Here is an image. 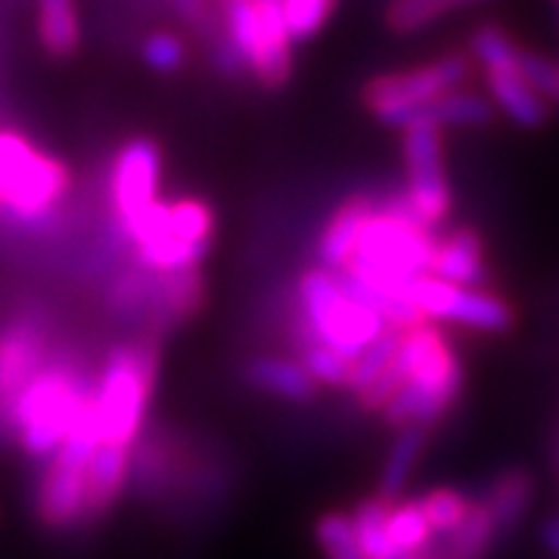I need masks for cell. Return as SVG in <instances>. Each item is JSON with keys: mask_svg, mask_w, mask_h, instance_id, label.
<instances>
[{"mask_svg": "<svg viewBox=\"0 0 559 559\" xmlns=\"http://www.w3.org/2000/svg\"><path fill=\"white\" fill-rule=\"evenodd\" d=\"M463 367L439 323L419 320L401 330L392 370L370 392L360 395L367 411H380L389 426H436L460 399Z\"/></svg>", "mask_w": 559, "mask_h": 559, "instance_id": "1", "label": "cell"}, {"mask_svg": "<svg viewBox=\"0 0 559 559\" xmlns=\"http://www.w3.org/2000/svg\"><path fill=\"white\" fill-rule=\"evenodd\" d=\"M299 296V340L323 342L342 358L355 360L392 326L382 311L360 301L340 277L326 267H308L301 271L296 283Z\"/></svg>", "mask_w": 559, "mask_h": 559, "instance_id": "2", "label": "cell"}, {"mask_svg": "<svg viewBox=\"0 0 559 559\" xmlns=\"http://www.w3.org/2000/svg\"><path fill=\"white\" fill-rule=\"evenodd\" d=\"M94 385L72 364H44L13 404V429L28 457H53L84 414Z\"/></svg>", "mask_w": 559, "mask_h": 559, "instance_id": "3", "label": "cell"}, {"mask_svg": "<svg viewBox=\"0 0 559 559\" xmlns=\"http://www.w3.org/2000/svg\"><path fill=\"white\" fill-rule=\"evenodd\" d=\"M159 373V355L146 342H121L103 360L94 382V404L100 417L103 441L131 448L146 419L153 385Z\"/></svg>", "mask_w": 559, "mask_h": 559, "instance_id": "4", "label": "cell"}, {"mask_svg": "<svg viewBox=\"0 0 559 559\" xmlns=\"http://www.w3.org/2000/svg\"><path fill=\"white\" fill-rule=\"evenodd\" d=\"M72 187V175L57 156L38 143L0 128V212L22 224H38L60 209Z\"/></svg>", "mask_w": 559, "mask_h": 559, "instance_id": "5", "label": "cell"}, {"mask_svg": "<svg viewBox=\"0 0 559 559\" xmlns=\"http://www.w3.org/2000/svg\"><path fill=\"white\" fill-rule=\"evenodd\" d=\"M215 212L202 200L159 202L128 237L143 267L156 274L197 271L212 252Z\"/></svg>", "mask_w": 559, "mask_h": 559, "instance_id": "6", "label": "cell"}, {"mask_svg": "<svg viewBox=\"0 0 559 559\" xmlns=\"http://www.w3.org/2000/svg\"><path fill=\"white\" fill-rule=\"evenodd\" d=\"M473 57L469 53H444L439 60L423 62L401 72H382L360 87L364 109L389 128H407L426 112L429 103L444 97L448 91L466 87L473 79Z\"/></svg>", "mask_w": 559, "mask_h": 559, "instance_id": "7", "label": "cell"}, {"mask_svg": "<svg viewBox=\"0 0 559 559\" xmlns=\"http://www.w3.org/2000/svg\"><path fill=\"white\" fill-rule=\"evenodd\" d=\"M100 444V417L91 395L75 429L62 441V448L50 457L40 476L35 510L47 528H72L75 522L84 520V476H87V463Z\"/></svg>", "mask_w": 559, "mask_h": 559, "instance_id": "8", "label": "cell"}, {"mask_svg": "<svg viewBox=\"0 0 559 559\" xmlns=\"http://www.w3.org/2000/svg\"><path fill=\"white\" fill-rule=\"evenodd\" d=\"M407 301L429 323H448L476 333H507L513 326V308L507 301L473 286H457L436 274H423L407 286Z\"/></svg>", "mask_w": 559, "mask_h": 559, "instance_id": "9", "label": "cell"}, {"mask_svg": "<svg viewBox=\"0 0 559 559\" xmlns=\"http://www.w3.org/2000/svg\"><path fill=\"white\" fill-rule=\"evenodd\" d=\"M401 156H404V168H407L404 197L411 202L414 215L426 227L436 230L454 209L451 180L444 171V131L432 121L407 124L404 138H401Z\"/></svg>", "mask_w": 559, "mask_h": 559, "instance_id": "10", "label": "cell"}, {"mask_svg": "<svg viewBox=\"0 0 559 559\" xmlns=\"http://www.w3.org/2000/svg\"><path fill=\"white\" fill-rule=\"evenodd\" d=\"M162 153L156 140L131 138L112 162L109 175V200L119 218L124 237H131L156 205H159Z\"/></svg>", "mask_w": 559, "mask_h": 559, "instance_id": "11", "label": "cell"}, {"mask_svg": "<svg viewBox=\"0 0 559 559\" xmlns=\"http://www.w3.org/2000/svg\"><path fill=\"white\" fill-rule=\"evenodd\" d=\"M44 367V336L32 323H20L0 336V411L13 414L20 392Z\"/></svg>", "mask_w": 559, "mask_h": 559, "instance_id": "12", "label": "cell"}, {"mask_svg": "<svg viewBox=\"0 0 559 559\" xmlns=\"http://www.w3.org/2000/svg\"><path fill=\"white\" fill-rule=\"evenodd\" d=\"M380 202L364 197V193H355L348 200L342 202L340 209L330 215V221L323 224L318 240V264L326 267V271H345L352 259H355V249H358L360 230L367 218L377 212Z\"/></svg>", "mask_w": 559, "mask_h": 559, "instance_id": "13", "label": "cell"}, {"mask_svg": "<svg viewBox=\"0 0 559 559\" xmlns=\"http://www.w3.org/2000/svg\"><path fill=\"white\" fill-rule=\"evenodd\" d=\"M429 274L457 283V286H473L485 289L488 283V264H485V242L473 227H457L451 234H444L436 242V255Z\"/></svg>", "mask_w": 559, "mask_h": 559, "instance_id": "14", "label": "cell"}, {"mask_svg": "<svg viewBox=\"0 0 559 559\" xmlns=\"http://www.w3.org/2000/svg\"><path fill=\"white\" fill-rule=\"evenodd\" d=\"M246 382L267 395V399L286 401V404H308L318 399V382L311 380V373L301 367L296 358H280V355H264V358H252L242 370Z\"/></svg>", "mask_w": 559, "mask_h": 559, "instance_id": "15", "label": "cell"}, {"mask_svg": "<svg viewBox=\"0 0 559 559\" xmlns=\"http://www.w3.org/2000/svg\"><path fill=\"white\" fill-rule=\"evenodd\" d=\"M131 473V448L103 441L87 463L84 476V520L103 516L121 498Z\"/></svg>", "mask_w": 559, "mask_h": 559, "instance_id": "16", "label": "cell"}, {"mask_svg": "<svg viewBox=\"0 0 559 559\" xmlns=\"http://www.w3.org/2000/svg\"><path fill=\"white\" fill-rule=\"evenodd\" d=\"M485 91L507 119L520 128L535 131L550 119V103L540 97L532 87V81L522 75V69H507V72H485Z\"/></svg>", "mask_w": 559, "mask_h": 559, "instance_id": "17", "label": "cell"}, {"mask_svg": "<svg viewBox=\"0 0 559 559\" xmlns=\"http://www.w3.org/2000/svg\"><path fill=\"white\" fill-rule=\"evenodd\" d=\"M38 40L47 57L69 60L81 47V20L75 0H38Z\"/></svg>", "mask_w": 559, "mask_h": 559, "instance_id": "18", "label": "cell"}, {"mask_svg": "<svg viewBox=\"0 0 559 559\" xmlns=\"http://www.w3.org/2000/svg\"><path fill=\"white\" fill-rule=\"evenodd\" d=\"M532 500H535V485L528 479V473L507 469V473H500L498 479L488 485L481 503L488 507L498 532H510V528H516L525 520Z\"/></svg>", "mask_w": 559, "mask_h": 559, "instance_id": "19", "label": "cell"}, {"mask_svg": "<svg viewBox=\"0 0 559 559\" xmlns=\"http://www.w3.org/2000/svg\"><path fill=\"white\" fill-rule=\"evenodd\" d=\"M491 119H495L491 97L476 94L469 87H457V91H448L436 103H429L417 121H432L444 131V128H481Z\"/></svg>", "mask_w": 559, "mask_h": 559, "instance_id": "20", "label": "cell"}, {"mask_svg": "<svg viewBox=\"0 0 559 559\" xmlns=\"http://www.w3.org/2000/svg\"><path fill=\"white\" fill-rule=\"evenodd\" d=\"M426 432L429 429H419V426H404L399 429V436L392 439L389 451H385V463H382L380 473V491L382 498L399 500L401 491L407 488V481L417 469V460L426 448Z\"/></svg>", "mask_w": 559, "mask_h": 559, "instance_id": "21", "label": "cell"}, {"mask_svg": "<svg viewBox=\"0 0 559 559\" xmlns=\"http://www.w3.org/2000/svg\"><path fill=\"white\" fill-rule=\"evenodd\" d=\"M395 500L382 498V495H370V498L358 500L352 522H355V532H358L360 547L367 559H401L399 550L392 547L389 538V510H392Z\"/></svg>", "mask_w": 559, "mask_h": 559, "instance_id": "22", "label": "cell"}, {"mask_svg": "<svg viewBox=\"0 0 559 559\" xmlns=\"http://www.w3.org/2000/svg\"><path fill=\"white\" fill-rule=\"evenodd\" d=\"M401 345V326H389L380 340L370 342L358 358L352 360V377H348V392L360 399L364 392H370L377 382L392 370L395 355H399Z\"/></svg>", "mask_w": 559, "mask_h": 559, "instance_id": "23", "label": "cell"}, {"mask_svg": "<svg viewBox=\"0 0 559 559\" xmlns=\"http://www.w3.org/2000/svg\"><path fill=\"white\" fill-rule=\"evenodd\" d=\"M389 538L392 547L399 550L401 559L419 557L429 540H432V525L426 520L419 500H395L389 510Z\"/></svg>", "mask_w": 559, "mask_h": 559, "instance_id": "24", "label": "cell"}, {"mask_svg": "<svg viewBox=\"0 0 559 559\" xmlns=\"http://www.w3.org/2000/svg\"><path fill=\"white\" fill-rule=\"evenodd\" d=\"M469 57L476 66H481V72H507V69H520L522 47L498 22H485L469 38Z\"/></svg>", "mask_w": 559, "mask_h": 559, "instance_id": "25", "label": "cell"}, {"mask_svg": "<svg viewBox=\"0 0 559 559\" xmlns=\"http://www.w3.org/2000/svg\"><path fill=\"white\" fill-rule=\"evenodd\" d=\"M417 500L432 525V535H439V538H451L460 525L469 520V513L476 507V500L460 495L457 488H432Z\"/></svg>", "mask_w": 559, "mask_h": 559, "instance_id": "26", "label": "cell"}, {"mask_svg": "<svg viewBox=\"0 0 559 559\" xmlns=\"http://www.w3.org/2000/svg\"><path fill=\"white\" fill-rule=\"evenodd\" d=\"M495 535H500V532L495 520H491V513H488V507L481 500H476L469 520L463 522L457 532L448 538V554H444V559H485Z\"/></svg>", "mask_w": 559, "mask_h": 559, "instance_id": "27", "label": "cell"}, {"mask_svg": "<svg viewBox=\"0 0 559 559\" xmlns=\"http://www.w3.org/2000/svg\"><path fill=\"white\" fill-rule=\"evenodd\" d=\"M314 538L323 559H367L364 547H360L355 522L348 513L330 510L314 522Z\"/></svg>", "mask_w": 559, "mask_h": 559, "instance_id": "28", "label": "cell"}, {"mask_svg": "<svg viewBox=\"0 0 559 559\" xmlns=\"http://www.w3.org/2000/svg\"><path fill=\"white\" fill-rule=\"evenodd\" d=\"M451 10V0H392L385 7V28L392 35H417Z\"/></svg>", "mask_w": 559, "mask_h": 559, "instance_id": "29", "label": "cell"}, {"mask_svg": "<svg viewBox=\"0 0 559 559\" xmlns=\"http://www.w3.org/2000/svg\"><path fill=\"white\" fill-rule=\"evenodd\" d=\"M299 360L301 367L311 373V380L326 389H348L352 377V360L342 358L340 352H333L323 342H299Z\"/></svg>", "mask_w": 559, "mask_h": 559, "instance_id": "30", "label": "cell"}, {"mask_svg": "<svg viewBox=\"0 0 559 559\" xmlns=\"http://www.w3.org/2000/svg\"><path fill=\"white\" fill-rule=\"evenodd\" d=\"M280 3H283V16L296 44L318 38L340 7V0H280Z\"/></svg>", "mask_w": 559, "mask_h": 559, "instance_id": "31", "label": "cell"}, {"mask_svg": "<svg viewBox=\"0 0 559 559\" xmlns=\"http://www.w3.org/2000/svg\"><path fill=\"white\" fill-rule=\"evenodd\" d=\"M140 57L156 75H175L187 66V44L175 32H150L143 38Z\"/></svg>", "mask_w": 559, "mask_h": 559, "instance_id": "32", "label": "cell"}, {"mask_svg": "<svg viewBox=\"0 0 559 559\" xmlns=\"http://www.w3.org/2000/svg\"><path fill=\"white\" fill-rule=\"evenodd\" d=\"M520 69L544 100L559 103V60L538 50H522Z\"/></svg>", "mask_w": 559, "mask_h": 559, "instance_id": "33", "label": "cell"}, {"mask_svg": "<svg viewBox=\"0 0 559 559\" xmlns=\"http://www.w3.org/2000/svg\"><path fill=\"white\" fill-rule=\"evenodd\" d=\"M540 540H544V547L554 554V559H559V516L544 520V525H540Z\"/></svg>", "mask_w": 559, "mask_h": 559, "instance_id": "34", "label": "cell"}, {"mask_svg": "<svg viewBox=\"0 0 559 559\" xmlns=\"http://www.w3.org/2000/svg\"><path fill=\"white\" fill-rule=\"evenodd\" d=\"M171 7L178 10L183 20H190V22L205 20V0H171Z\"/></svg>", "mask_w": 559, "mask_h": 559, "instance_id": "35", "label": "cell"}, {"mask_svg": "<svg viewBox=\"0 0 559 559\" xmlns=\"http://www.w3.org/2000/svg\"><path fill=\"white\" fill-rule=\"evenodd\" d=\"M554 3H557V10H559V0H554Z\"/></svg>", "mask_w": 559, "mask_h": 559, "instance_id": "36", "label": "cell"}, {"mask_svg": "<svg viewBox=\"0 0 559 559\" xmlns=\"http://www.w3.org/2000/svg\"><path fill=\"white\" fill-rule=\"evenodd\" d=\"M451 3H457V0H451Z\"/></svg>", "mask_w": 559, "mask_h": 559, "instance_id": "37", "label": "cell"}]
</instances>
